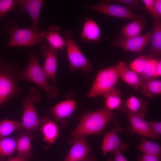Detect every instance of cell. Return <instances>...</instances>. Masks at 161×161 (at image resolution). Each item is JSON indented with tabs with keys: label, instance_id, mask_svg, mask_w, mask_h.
Wrapping results in <instances>:
<instances>
[{
	"label": "cell",
	"instance_id": "8992f818",
	"mask_svg": "<svg viewBox=\"0 0 161 161\" xmlns=\"http://www.w3.org/2000/svg\"><path fill=\"white\" fill-rule=\"evenodd\" d=\"M63 34L65 37V48L71 72L81 69L85 73L90 72L92 69V64L87 60L73 39L72 31L65 30Z\"/></svg>",
	"mask_w": 161,
	"mask_h": 161
},
{
	"label": "cell",
	"instance_id": "4316f807",
	"mask_svg": "<svg viewBox=\"0 0 161 161\" xmlns=\"http://www.w3.org/2000/svg\"><path fill=\"white\" fill-rule=\"evenodd\" d=\"M24 128L21 122L4 119L0 122V138H4L14 131H21Z\"/></svg>",
	"mask_w": 161,
	"mask_h": 161
},
{
	"label": "cell",
	"instance_id": "4dcf8cb0",
	"mask_svg": "<svg viewBox=\"0 0 161 161\" xmlns=\"http://www.w3.org/2000/svg\"><path fill=\"white\" fill-rule=\"evenodd\" d=\"M158 60L151 57L146 69L141 76L142 78L145 79L157 78L156 72Z\"/></svg>",
	"mask_w": 161,
	"mask_h": 161
},
{
	"label": "cell",
	"instance_id": "ba28073f",
	"mask_svg": "<svg viewBox=\"0 0 161 161\" xmlns=\"http://www.w3.org/2000/svg\"><path fill=\"white\" fill-rule=\"evenodd\" d=\"M86 9L98 12L109 16L119 18H126L134 20L145 19L143 14H137L131 9L126 6L100 1L94 5L85 6Z\"/></svg>",
	"mask_w": 161,
	"mask_h": 161
},
{
	"label": "cell",
	"instance_id": "e0dca14e",
	"mask_svg": "<svg viewBox=\"0 0 161 161\" xmlns=\"http://www.w3.org/2000/svg\"><path fill=\"white\" fill-rule=\"evenodd\" d=\"M80 37L83 41L87 43H97L101 40L100 28L92 18H86L83 25Z\"/></svg>",
	"mask_w": 161,
	"mask_h": 161
},
{
	"label": "cell",
	"instance_id": "f546056e",
	"mask_svg": "<svg viewBox=\"0 0 161 161\" xmlns=\"http://www.w3.org/2000/svg\"><path fill=\"white\" fill-rule=\"evenodd\" d=\"M16 5L14 0H0V22L8 13L15 10Z\"/></svg>",
	"mask_w": 161,
	"mask_h": 161
},
{
	"label": "cell",
	"instance_id": "cb8c5ba5",
	"mask_svg": "<svg viewBox=\"0 0 161 161\" xmlns=\"http://www.w3.org/2000/svg\"><path fill=\"white\" fill-rule=\"evenodd\" d=\"M144 19H136L123 27L120 32L124 38H129L140 35L145 25Z\"/></svg>",
	"mask_w": 161,
	"mask_h": 161
},
{
	"label": "cell",
	"instance_id": "d4e9b609",
	"mask_svg": "<svg viewBox=\"0 0 161 161\" xmlns=\"http://www.w3.org/2000/svg\"><path fill=\"white\" fill-rule=\"evenodd\" d=\"M122 93L117 89L114 88L106 95L104 107L111 111L120 109L123 103Z\"/></svg>",
	"mask_w": 161,
	"mask_h": 161
},
{
	"label": "cell",
	"instance_id": "8d00e7d4",
	"mask_svg": "<svg viewBox=\"0 0 161 161\" xmlns=\"http://www.w3.org/2000/svg\"><path fill=\"white\" fill-rule=\"evenodd\" d=\"M154 16L157 18H161V0H155L154 8Z\"/></svg>",
	"mask_w": 161,
	"mask_h": 161
},
{
	"label": "cell",
	"instance_id": "7402d4cb",
	"mask_svg": "<svg viewBox=\"0 0 161 161\" xmlns=\"http://www.w3.org/2000/svg\"><path fill=\"white\" fill-rule=\"evenodd\" d=\"M138 91L150 98L159 96L161 94V80L157 78L145 79Z\"/></svg>",
	"mask_w": 161,
	"mask_h": 161
},
{
	"label": "cell",
	"instance_id": "1f68e13d",
	"mask_svg": "<svg viewBox=\"0 0 161 161\" xmlns=\"http://www.w3.org/2000/svg\"><path fill=\"white\" fill-rule=\"evenodd\" d=\"M106 3H111L120 5L138 10L142 8L139 4L140 1L137 0H107L101 1Z\"/></svg>",
	"mask_w": 161,
	"mask_h": 161
},
{
	"label": "cell",
	"instance_id": "44dd1931",
	"mask_svg": "<svg viewBox=\"0 0 161 161\" xmlns=\"http://www.w3.org/2000/svg\"><path fill=\"white\" fill-rule=\"evenodd\" d=\"M40 123L44 141L49 145L52 144L59 135L58 128L55 122L45 117L41 120Z\"/></svg>",
	"mask_w": 161,
	"mask_h": 161
},
{
	"label": "cell",
	"instance_id": "603a6c76",
	"mask_svg": "<svg viewBox=\"0 0 161 161\" xmlns=\"http://www.w3.org/2000/svg\"><path fill=\"white\" fill-rule=\"evenodd\" d=\"M32 139V134L30 131L25 129L18 134L16 141V149L18 154H25L31 151V143Z\"/></svg>",
	"mask_w": 161,
	"mask_h": 161
},
{
	"label": "cell",
	"instance_id": "4fadbf2b",
	"mask_svg": "<svg viewBox=\"0 0 161 161\" xmlns=\"http://www.w3.org/2000/svg\"><path fill=\"white\" fill-rule=\"evenodd\" d=\"M148 104V102L142 98L132 95L123 100L119 110L144 118L147 113Z\"/></svg>",
	"mask_w": 161,
	"mask_h": 161
},
{
	"label": "cell",
	"instance_id": "484cf974",
	"mask_svg": "<svg viewBox=\"0 0 161 161\" xmlns=\"http://www.w3.org/2000/svg\"><path fill=\"white\" fill-rule=\"evenodd\" d=\"M140 143L136 148L143 153L156 156L161 157V147L158 143L147 140L144 137L140 139Z\"/></svg>",
	"mask_w": 161,
	"mask_h": 161
},
{
	"label": "cell",
	"instance_id": "52a82bcc",
	"mask_svg": "<svg viewBox=\"0 0 161 161\" xmlns=\"http://www.w3.org/2000/svg\"><path fill=\"white\" fill-rule=\"evenodd\" d=\"M41 95L36 88H31L22 101L23 113L21 123L25 129L35 131L38 128L39 121L35 103L40 100Z\"/></svg>",
	"mask_w": 161,
	"mask_h": 161
},
{
	"label": "cell",
	"instance_id": "ffe728a7",
	"mask_svg": "<svg viewBox=\"0 0 161 161\" xmlns=\"http://www.w3.org/2000/svg\"><path fill=\"white\" fill-rule=\"evenodd\" d=\"M76 102L73 100H67L55 105L51 110V113L57 120H61L70 116L75 111Z\"/></svg>",
	"mask_w": 161,
	"mask_h": 161
},
{
	"label": "cell",
	"instance_id": "d590c367",
	"mask_svg": "<svg viewBox=\"0 0 161 161\" xmlns=\"http://www.w3.org/2000/svg\"><path fill=\"white\" fill-rule=\"evenodd\" d=\"M148 124L152 130L158 137L161 134V122H148Z\"/></svg>",
	"mask_w": 161,
	"mask_h": 161
},
{
	"label": "cell",
	"instance_id": "7a4b0ae2",
	"mask_svg": "<svg viewBox=\"0 0 161 161\" xmlns=\"http://www.w3.org/2000/svg\"><path fill=\"white\" fill-rule=\"evenodd\" d=\"M18 24L17 20L9 21L6 24L5 32L10 36L6 47H32L44 42L41 32L32 27L29 28L19 27Z\"/></svg>",
	"mask_w": 161,
	"mask_h": 161
},
{
	"label": "cell",
	"instance_id": "d6a6232c",
	"mask_svg": "<svg viewBox=\"0 0 161 161\" xmlns=\"http://www.w3.org/2000/svg\"><path fill=\"white\" fill-rule=\"evenodd\" d=\"M32 155V153L30 151L28 154H23L19 155L16 157H11L7 160H0V161H30Z\"/></svg>",
	"mask_w": 161,
	"mask_h": 161
},
{
	"label": "cell",
	"instance_id": "9c48e42d",
	"mask_svg": "<svg viewBox=\"0 0 161 161\" xmlns=\"http://www.w3.org/2000/svg\"><path fill=\"white\" fill-rule=\"evenodd\" d=\"M113 124L112 129L105 134L103 139L101 148L104 155L117 150L123 152L128 148L127 144L123 143L119 137V133L123 131V128L115 118L113 119Z\"/></svg>",
	"mask_w": 161,
	"mask_h": 161
},
{
	"label": "cell",
	"instance_id": "5bb4252c",
	"mask_svg": "<svg viewBox=\"0 0 161 161\" xmlns=\"http://www.w3.org/2000/svg\"><path fill=\"white\" fill-rule=\"evenodd\" d=\"M16 5L19 6L20 12L24 13L26 11L30 16L32 22L31 27L39 31L38 22L40 11L44 2L43 0H16Z\"/></svg>",
	"mask_w": 161,
	"mask_h": 161
},
{
	"label": "cell",
	"instance_id": "3957f363",
	"mask_svg": "<svg viewBox=\"0 0 161 161\" xmlns=\"http://www.w3.org/2000/svg\"><path fill=\"white\" fill-rule=\"evenodd\" d=\"M18 78L19 81L27 80L38 86L46 93L47 97L49 99H54L59 94L58 88L49 83L42 67L32 53L30 54L29 62L26 68L19 72Z\"/></svg>",
	"mask_w": 161,
	"mask_h": 161
},
{
	"label": "cell",
	"instance_id": "30bf717a",
	"mask_svg": "<svg viewBox=\"0 0 161 161\" xmlns=\"http://www.w3.org/2000/svg\"><path fill=\"white\" fill-rule=\"evenodd\" d=\"M151 32L129 38L117 34L112 44V47L122 49L126 51L141 52L146 47L151 35Z\"/></svg>",
	"mask_w": 161,
	"mask_h": 161
},
{
	"label": "cell",
	"instance_id": "836d02e7",
	"mask_svg": "<svg viewBox=\"0 0 161 161\" xmlns=\"http://www.w3.org/2000/svg\"><path fill=\"white\" fill-rule=\"evenodd\" d=\"M138 161H161V157L143 153L138 157Z\"/></svg>",
	"mask_w": 161,
	"mask_h": 161
},
{
	"label": "cell",
	"instance_id": "2e32d148",
	"mask_svg": "<svg viewBox=\"0 0 161 161\" xmlns=\"http://www.w3.org/2000/svg\"><path fill=\"white\" fill-rule=\"evenodd\" d=\"M153 16V15H152ZM153 29L148 49L150 56L160 59L161 55V19L153 16Z\"/></svg>",
	"mask_w": 161,
	"mask_h": 161
},
{
	"label": "cell",
	"instance_id": "277c9868",
	"mask_svg": "<svg viewBox=\"0 0 161 161\" xmlns=\"http://www.w3.org/2000/svg\"><path fill=\"white\" fill-rule=\"evenodd\" d=\"M17 64L12 61L0 62V106L7 100L20 94L19 71Z\"/></svg>",
	"mask_w": 161,
	"mask_h": 161
},
{
	"label": "cell",
	"instance_id": "ab89813d",
	"mask_svg": "<svg viewBox=\"0 0 161 161\" xmlns=\"http://www.w3.org/2000/svg\"><path fill=\"white\" fill-rule=\"evenodd\" d=\"M82 161H96L95 158L92 156L87 157L85 159Z\"/></svg>",
	"mask_w": 161,
	"mask_h": 161
},
{
	"label": "cell",
	"instance_id": "6da1fadb",
	"mask_svg": "<svg viewBox=\"0 0 161 161\" xmlns=\"http://www.w3.org/2000/svg\"><path fill=\"white\" fill-rule=\"evenodd\" d=\"M112 111L104 106L84 115L72 133L73 138L101 133L110 121L115 118Z\"/></svg>",
	"mask_w": 161,
	"mask_h": 161
},
{
	"label": "cell",
	"instance_id": "5b68a950",
	"mask_svg": "<svg viewBox=\"0 0 161 161\" xmlns=\"http://www.w3.org/2000/svg\"><path fill=\"white\" fill-rule=\"evenodd\" d=\"M120 78L118 63L100 70L87 94L90 98L106 95L114 89Z\"/></svg>",
	"mask_w": 161,
	"mask_h": 161
},
{
	"label": "cell",
	"instance_id": "7c38bea8",
	"mask_svg": "<svg viewBox=\"0 0 161 161\" xmlns=\"http://www.w3.org/2000/svg\"><path fill=\"white\" fill-rule=\"evenodd\" d=\"M124 113L127 115L130 125L128 129L131 133H135L143 137H148L154 140H159L158 136L153 131L148 122L144 118L128 112Z\"/></svg>",
	"mask_w": 161,
	"mask_h": 161
},
{
	"label": "cell",
	"instance_id": "74e56055",
	"mask_svg": "<svg viewBox=\"0 0 161 161\" xmlns=\"http://www.w3.org/2000/svg\"><path fill=\"white\" fill-rule=\"evenodd\" d=\"M155 0H143L142 1L145 5L146 8L154 15V5Z\"/></svg>",
	"mask_w": 161,
	"mask_h": 161
},
{
	"label": "cell",
	"instance_id": "9a60e30c",
	"mask_svg": "<svg viewBox=\"0 0 161 161\" xmlns=\"http://www.w3.org/2000/svg\"><path fill=\"white\" fill-rule=\"evenodd\" d=\"M91 151L85 137L74 138L73 145L63 161H82L88 157Z\"/></svg>",
	"mask_w": 161,
	"mask_h": 161
},
{
	"label": "cell",
	"instance_id": "ac0fdd59",
	"mask_svg": "<svg viewBox=\"0 0 161 161\" xmlns=\"http://www.w3.org/2000/svg\"><path fill=\"white\" fill-rule=\"evenodd\" d=\"M60 30L59 26L50 25L47 31L42 30L41 32L44 42L57 51L63 50L65 46V41L61 35Z\"/></svg>",
	"mask_w": 161,
	"mask_h": 161
},
{
	"label": "cell",
	"instance_id": "f1b7e54d",
	"mask_svg": "<svg viewBox=\"0 0 161 161\" xmlns=\"http://www.w3.org/2000/svg\"><path fill=\"white\" fill-rule=\"evenodd\" d=\"M151 57L144 55L140 56L130 62L129 69L141 76L146 69Z\"/></svg>",
	"mask_w": 161,
	"mask_h": 161
},
{
	"label": "cell",
	"instance_id": "e575fe53",
	"mask_svg": "<svg viewBox=\"0 0 161 161\" xmlns=\"http://www.w3.org/2000/svg\"><path fill=\"white\" fill-rule=\"evenodd\" d=\"M113 157H109L107 161H128L126 157L118 150L112 152Z\"/></svg>",
	"mask_w": 161,
	"mask_h": 161
},
{
	"label": "cell",
	"instance_id": "f35d334b",
	"mask_svg": "<svg viewBox=\"0 0 161 161\" xmlns=\"http://www.w3.org/2000/svg\"><path fill=\"white\" fill-rule=\"evenodd\" d=\"M161 76V60H158L156 72V77H160Z\"/></svg>",
	"mask_w": 161,
	"mask_h": 161
},
{
	"label": "cell",
	"instance_id": "83f0119b",
	"mask_svg": "<svg viewBox=\"0 0 161 161\" xmlns=\"http://www.w3.org/2000/svg\"><path fill=\"white\" fill-rule=\"evenodd\" d=\"M16 149V141L12 138H0V160L11 157Z\"/></svg>",
	"mask_w": 161,
	"mask_h": 161
},
{
	"label": "cell",
	"instance_id": "8fae6325",
	"mask_svg": "<svg viewBox=\"0 0 161 161\" xmlns=\"http://www.w3.org/2000/svg\"><path fill=\"white\" fill-rule=\"evenodd\" d=\"M41 47V53L45 58L43 69L48 79L54 84L56 82L55 74L57 64V51L51 47L46 42H44Z\"/></svg>",
	"mask_w": 161,
	"mask_h": 161
},
{
	"label": "cell",
	"instance_id": "d6986e66",
	"mask_svg": "<svg viewBox=\"0 0 161 161\" xmlns=\"http://www.w3.org/2000/svg\"><path fill=\"white\" fill-rule=\"evenodd\" d=\"M118 64L120 78L136 91H138L145 79L136 72L128 68L123 61H121Z\"/></svg>",
	"mask_w": 161,
	"mask_h": 161
}]
</instances>
